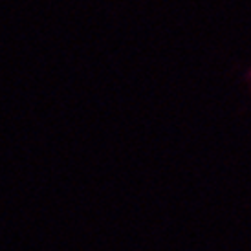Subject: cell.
<instances>
[{"instance_id": "obj_1", "label": "cell", "mask_w": 251, "mask_h": 251, "mask_svg": "<svg viewBox=\"0 0 251 251\" xmlns=\"http://www.w3.org/2000/svg\"><path fill=\"white\" fill-rule=\"evenodd\" d=\"M250 77H251V74H250Z\"/></svg>"}]
</instances>
